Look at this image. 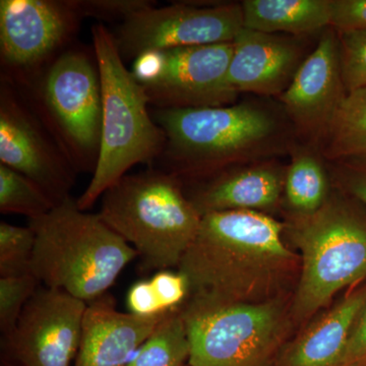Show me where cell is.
I'll list each match as a JSON object with an SVG mask.
<instances>
[{
  "mask_svg": "<svg viewBox=\"0 0 366 366\" xmlns=\"http://www.w3.org/2000/svg\"><path fill=\"white\" fill-rule=\"evenodd\" d=\"M86 307L66 291L40 285L14 331L4 337L11 360L21 366H71L81 343Z\"/></svg>",
  "mask_w": 366,
  "mask_h": 366,
  "instance_id": "cell-13",
  "label": "cell"
},
{
  "mask_svg": "<svg viewBox=\"0 0 366 366\" xmlns=\"http://www.w3.org/2000/svg\"><path fill=\"white\" fill-rule=\"evenodd\" d=\"M284 224L262 212L204 214L177 269L189 279L190 296L245 303L274 300L300 257L284 242Z\"/></svg>",
  "mask_w": 366,
  "mask_h": 366,
  "instance_id": "cell-1",
  "label": "cell"
},
{
  "mask_svg": "<svg viewBox=\"0 0 366 366\" xmlns=\"http://www.w3.org/2000/svg\"><path fill=\"white\" fill-rule=\"evenodd\" d=\"M40 285L33 274L0 277V331L4 337L14 331L26 303Z\"/></svg>",
  "mask_w": 366,
  "mask_h": 366,
  "instance_id": "cell-26",
  "label": "cell"
},
{
  "mask_svg": "<svg viewBox=\"0 0 366 366\" xmlns=\"http://www.w3.org/2000/svg\"><path fill=\"white\" fill-rule=\"evenodd\" d=\"M284 194L296 216L312 215L329 199V182L319 158L310 152L293 157L286 170Z\"/></svg>",
  "mask_w": 366,
  "mask_h": 366,
  "instance_id": "cell-22",
  "label": "cell"
},
{
  "mask_svg": "<svg viewBox=\"0 0 366 366\" xmlns=\"http://www.w3.org/2000/svg\"><path fill=\"white\" fill-rule=\"evenodd\" d=\"M331 26L336 31H366V0H331Z\"/></svg>",
  "mask_w": 366,
  "mask_h": 366,
  "instance_id": "cell-29",
  "label": "cell"
},
{
  "mask_svg": "<svg viewBox=\"0 0 366 366\" xmlns=\"http://www.w3.org/2000/svg\"><path fill=\"white\" fill-rule=\"evenodd\" d=\"M337 161V170L342 187L366 207V156Z\"/></svg>",
  "mask_w": 366,
  "mask_h": 366,
  "instance_id": "cell-30",
  "label": "cell"
},
{
  "mask_svg": "<svg viewBox=\"0 0 366 366\" xmlns=\"http://www.w3.org/2000/svg\"><path fill=\"white\" fill-rule=\"evenodd\" d=\"M243 26L242 2H177L134 11L113 33L122 59L174 48L233 43Z\"/></svg>",
  "mask_w": 366,
  "mask_h": 366,
  "instance_id": "cell-10",
  "label": "cell"
},
{
  "mask_svg": "<svg viewBox=\"0 0 366 366\" xmlns=\"http://www.w3.org/2000/svg\"><path fill=\"white\" fill-rule=\"evenodd\" d=\"M285 232L300 250L292 314L310 319L337 293L366 278V218L341 197L312 215L295 216Z\"/></svg>",
  "mask_w": 366,
  "mask_h": 366,
  "instance_id": "cell-6",
  "label": "cell"
},
{
  "mask_svg": "<svg viewBox=\"0 0 366 366\" xmlns=\"http://www.w3.org/2000/svg\"><path fill=\"white\" fill-rule=\"evenodd\" d=\"M190 297L189 279L179 269H162L137 281L127 293V312L137 317H158L182 310Z\"/></svg>",
  "mask_w": 366,
  "mask_h": 366,
  "instance_id": "cell-20",
  "label": "cell"
},
{
  "mask_svg": "<svg viewBox=\"0 0 366 366\" xmlns=\"http://www.w3.org/2000/svg\"><path fill=\"white\" fill-rule=\"evenodd\" d=\"M36 83L42 122L74 169L94 172L102 132V88L94 51H62Z\"/></svg>",
  "mask_w": 366,
  "mask_h": 366,
  "instance_id": "cell-8",
  "label": "cell"
},
{
  "mask_svg": "<svg viewBox=\"0 0 366 366\" xmlns=\"http://www.w3.org/2000/svg\"><path fill=\"white\" fill-rule=\"evenodd\" d=\"M56 204L30 178L0 163V212L29 220L45 216Z\"/></svg>",
  "mask_w": 366,
  "mask_h": 366,
  "instance_id": "cell-24",
  "label": "cell"
},
{
  "mask_svg": "<svg viewBox=\"0 0 366 366\" xmlns=\"http://www.w3.org/2000/svg\"><path fill=\"white\" fill-rule=\"evenodd\" d=\"M243 26L266 34L310 35L331 26V0H244Z\"/></svg>",
  "mask_w": 366,
  "mask_h": 366,
  "instance_id": "cell-19",
  "label": "cell"
},
{
  "mask_svg": "<svg viewBox=\"0 0 366 366\" xmlns=\"http://www.w3.org/2000/svg\"><path fill=\"white\" fill-rule=\"evenodd\" d=\"M185 366V365H184Z\"/></svg>",
  "mask_w": 366,
  "mask_h": 366,
  "instance_id": "cell-33",
  "label": "cell"
},
{
  "mask_svg": "<svg viewBox=\"0 0 366 366\" xmlns=\"http://www.w3.org/2000/svg\"><path fill=\"white\" fill-rule=\"evenodd\" d=\"M0 162L30 178L55 204L71 197L74 166L44 122L2 81Z\"/></svg>",
  "mask_w": 366,
  "mask_h": 366,
  "instance_id": "cell-12",
  "label": "cell"
},
{
  "mask_svg": "<svg viewBox=\"0 0 366 366\" xmlns=\"http://www.w3.org/2000/svg\"><path fill=\"white\" fill-rule=\"evenodd\" d=\"M365 303L366 288L347 295L289 345L278 366H340Z\"/></svg>",
  "mask_w": 366,
  "mask_h": 366,
  "instance_id": "cell-18",
  "label": "cell"
},
{
  "mask_svg": "<svg viewBox=\"0 0 366 366\" xmlns=\"http://www.w3.org/2000/svg\"><path fill=\"white\" fill-rule=\"evenodd\" d=\"M232 54L233 43L147 52L131 71L156 108L220 107L238 96L228 83Z\"/></svg>",
  "mask_w": 366,
  "mask_h": 366,
  "instance_id": "cell-9",
  "label": "cell"
},
{
  "mask_svg": "<svg viewBox=\"0 0 366 366\" xmlns=\"http://www.w3.org/2000/svg\"><path fill=\"white\" fill-rule=\"evenodd\" d=\"M35 232L32 273L46 287L90 303L107 293L137 257L124 238L69 197L45 216L29 220Z\"/></svg>",
  "mask_w": 366,
  "mask_h": 366,
  "instance_id": "cell-3",
  "label": "cell"
},
{
  "mask_svg": "<svg viewBox=\"0 0 366 366\" xmlns=\"http://www.w3.org/2000/svg\"><path fill=\"white\" fill-rule=\"evenodd\" d=\"M152 117L165 136L160 156L167 166L164 171L179 179L212 177L274 155L285 144L279 118L255 103L157 108Z\"/></svg>",
  "mask_w": 366,
  "mask_h": 366,
  "instance_id": "cell-2",
  "label": "cell"
},
{
  "mask_svg": "<svg viewBox=\"0 0 366 366\" xmlns=\"http://www.w3.org/2000/svg\"><path fill=\"white\" fill-rule=\"evenodd\" d=\"M325 139L330 160L366 156V86L346 94Z\"/></svg>",
  "mask_w": 366,
  "mask_h": 366,
  "instance_id": "cell-21",
  "label": "cell"
},
{
  "mask_svg": "<svg viewBox=\"0 0 366 366\" xmlns=\"http://www.w3.org/2000/svg\"><path fill=\"white\" fill-rule=\"evenodd\" d=\"M302 62L296 41L243 28L233 41L228 83L236 93L282 95Z\"/></svg>",
  "mask_w": 366,
  "mask_h": 366,
  "instance_id": "cell-15",
  "label": "cell"
},
{
  "mask_svg": "<svg viewBox=\"0 0 366 366\" xmlns=\"http://www.w3.org/2000/svg\"><path fill=\"white\" fill-rule=\"evenodd\" d=\"M2 366H21V365H19L18 363H16V365H9V363H4V365H2Z\"/></svg>",
  "mask_w": 366,
  "mask_h": 366,
  "instance_id": "cell-32",
  "label": "cell"
},
{
  "mask_svg": "<svg viewBox=\"0 0 366 366\" xmlns=\"http://www.w3.org/2000/svg\"><path fill=\"white\" fill-rule=\"evenodd\" d=\"M346 94L338 36L332 30L322 35L314 51L303 60L280 100L296 129L319 141L326 139Z\"/></svg>",
  "mask_w": 366,
  "mask_h": 366,
  "instance_id": "cell-14",
  "label": "cell"
},
{
  "mask_svg": "<svg viewBox=\"0 0 366 366\" xmlns=\"http://www.w3.org/2000/svg\"><path fill=\"white\" fill-rule=\"evenodd\" d=\"M81 19L74 0H1L2 71L11 81L33 86L45 64L59 56L56 53L76 33Z\"/></svg>",
  "mask_w": 366,
  "mask_h": 366,
  "instance_id": "cell-11",
  "label": "cell"
},
{
  "mask_svg": "<svg viewBox=\"0 0 366 366\" xmlns=\"http://www.w3.org/2000/svg\"><path fill=\"white\" fill-rule=\"evenodd\" d=\"M93 51L102 88L100 152L88 187L76 199L83 211L137 164L151 163L162 155L165 136L149 112L143 86L124 66L114 35L103 24L92 26Z\"/></svg>",
  "mask_w": 366,
  "mask_h": 366,
  "instance_id": "cell-4",
  "label": "cell"
},
{
  "mask_svg": "<svg viewBox=\"0 0 366 366\" xmlns=\"http://www.w3.org/2000/svg\"><path fill=\"white\" fill-rule=\"evenodd\" d=\"M81 16H95L102 20L120 18L155 4L150 0H74Z\"/></svg>",
  "mask_w": 366,
  "mask_h": 366,
  "instance_id": "cell-28",
  "label": "cell"
},
{
  "mask_svg": "<svg viewBox=\"0 0 366 366\" xmlns=\"http://www.w3.org/2000/svg\"><path fill=\"white\" fill-rule=\"evenodd\" d=\"M35 232L30 226L0 223V277L32 273Z\"/></svg>",
  "mask_w": 366,
  "mask_h": 366,
  "instance_id": "cell-25",
  "label": "cell"
},
{
  "mask_svg": "<svg viewBox=\"0 0 366 366\" xmlns=\"http://www.w3.org/2000/svg\"><path fill=\"white\" fill-rule=\"evenodd\" d=\"M182 183L148 169L124 175L101 197L99 216L136 250L147 271L178 269L199 231L202 215Z\"/></svg>",
  "mask_w": 366,
  "mask_h": 366,
  "instance_id": "cell-5",
  "label": "cell"
},
{
  "mask_svg": "<svg viewBox=\"0 0 366 366\" xmlns=\"http://www.w3.org/2000/svg\"><path fill=\"white\" fill-rule=\"evenodd\" d=\"M182 315L189 366H268L287 329L276 300L245 303L192 295Z\"/></svg>",
  "mask_w": 366,
  "mask_h": 366,
  "instance_id": "cell-7",
  "label": "cell"
},
{
  "mask_svg": "<svg viewBox=\"0 0 366 366\" xmlns=\"http://www.w3.org/2000/svg\"><path fill=\"white\" fill-rule=\"evenodd\" d=\"M366 365V303L349 336L340 366Z\"/></svg>",
  "mask_w": 366,
  "mask_h": 366,
  "instance_id": "cell-31",
  "label": "cell"
},
{
  "mask_svg": "<svg viewBox=\"0 0 366 366\" xmlns=\"http://www.w3.org/2000/svg\"><path fill=\"white\" fill-rule=\"evenodd\" d=\"M190 345L182 310L165 315L127 366H184Z\"/></svg>",
  "mask_w": 366,
  "mask_h": 366,
  "instance_id": "cell-23",
  "label": "cell"
},
{
  "mask_svg": "<svg viewBox=\"0 0 366 366\" xmlns=\"http://www.w3.org/2000/svg\"><path fill=\"white\" fill-rule=\"evenodd\" d=\"M285 175L286 171L272 163L228 168L187 196L202 216L224 211L264 213L280 201Z\"/></svg>",
  "mask_w": 366,
  "mask_h": 366,
  "instance_id": "cell-17",
  "label": "cell"
},
{
  "mask_svg": "<svg viewBox=\"0 0 366 366\" xmlns=\"http://www.w3.org/2000/svg\"><path fill=\"white\" fill-rule=\"evenodd\" d=\"M347 93L366 86V31H337Z\"/></svg>",
  "mask_w": 366,
  "mask_h": 366,
  "instance_id": "cell-27",
  "label": "cell"
},
{
  "mask_svg": "<svg viewBox=\"0 0 366 366\" xmlns=\"http://www.w3.org/2000/svg\"><path fill=\"white\" fill-rule=\"evenodd\" d=\"M166 315L144 317L119 312L108 293L92 301L74 366H127Z\"/></svg>",
  "mask_w": 366,
  "mask_h": 366,
  "instance_id": "cell-16",
  "label": "cell"
}]
</instances>
